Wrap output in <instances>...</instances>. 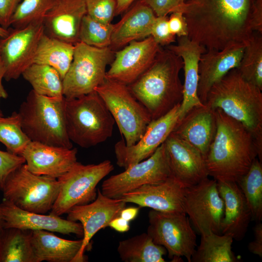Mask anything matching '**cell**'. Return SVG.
<instances>
[{
    "instance_id": "obj_1",
    "label": "cell",
    "mask_w": 262,
    "mask_h": 262,
    "mask_svg": "<svg viewBox=\"0 0 262 262\" xmlns=\"http://www.w3.org/2000/svg\"><path fill=\"white\" fill-rule=\"evenodd\" d=\"M255 0H188L183 13L188 37L206 50L246 45L253 34Z\"/></svg>"
},
{
    "instance_id": "obj_2",
    "label": "cell",
    "mask_w": 262,
    "mask_h": 262,
    "mask_svg": "<svg viewBox=\"0 0 262 262\" xmlns=\"http://www.w3.org/2000/svg\"><path fill=\"white\" fill-rule=\"evenodd\" d=\"M216 131L205 157L208 176L216 181L238 182L254 160L262 162V150L241 123L215 109Z\"/></svg>"
},
{
    "instance_id": "obj_3",
    "label": "cell",
    "mask_w": 262,
    "mask_h": 262,
    "mask_svg": "<svg viewBox=\"0 0 262 262\" xmlns=\"http://www.w3.org/2000/svg\"><path fill=\"white\" fill-rule=\"evenodd\" d=\"M183 67L180 56L162 48L150 66L127 85L147 110L152 120L165 115L181 103L183 86L180 72Z\"/></svg>"
},
{
    "instance_id": "obj_4",
    "label": "cell",
    "mask_w": 262,
    "mask_h": 262,
    "mask_svg": "<svg viewBox=\"0 0 262 262\" xmlns=\"http://www.w3.org/2000/svg\"><path fill=\"white\" fill-rule=\"evenodd\" d=\"M242 77L237 68L230 70L209 90L205 104L219 109L243 124L262 150V92Z\"/></svg>"
},
{
    "instance_id": "obj_5",
    "label": "cell",
    "mask_w": 262,
    "mask_h": 262,
    "mask_svg": "<svg viewBox=\"0 0 262 262\" xmlns=\"http://www.w3.org/2000/svg\"><path fill=\"white\" fill-rule=\"evenodd\" d=\"M65 98L40 95L33 90L20 105L19 112L23 131L32 141L71 148L67 134Z\"/></svg>"
},
{
    "instance_id": "obj_6",
    "label": "cell",
    "mask_w": 262,
    "mask_h": 262,
    "mask_svg": "<svg viewBox=\"0 0 262 262\" xmlns=\"http://www.w3.org/2000/svg\"><path fill=\"white\" fill-rule=\"evenodd\" d=\"M65 112L68 138L80 147H92L112 136L115 120L96 91L65 98Z\"/></svg>"
},
{
    "instance_id": "obj_7",
    "label": "cell",
    "mask_w": 262,
    "mask_h": 262,
    "mask_svg": "<svg viewBox=\"0 0 262 262\" xmlns=\"http://www.w3.org/2000/svg\"><path fill=\"white\" fill-rule=\"evenodd\" d=\"M60 188L57 179L33 174L25 163L8 175L0 189L3 199L17 208L45 214L51 210Z\"/></svg>"
},
{
    "instance_id": "obj_8",
    "label": "cell",
    "mask_w": 262,
    "mask_h": 262,
    "mask_svg": "<svg viewBox=\"0 0 262 262\" xmlns=\"http://www.w3.org/2000/svg\"><path fill=\"white\" fill-rule=\"evenodd\" d=\"M113 116L127 146L134 145L142 136L151 118L128 86L105 78L95 90Z\"/></svg>"
},
{
    "instance_id": "obj_9",
    "label": "cell",
    "mask_w": 262,
    "mask_h": 262,
    "mask_svg": "<svg viewBox=\"0 0 262 262\" xmlns=\"http://www.w3.org/2000/svg\"><path fill=\"white\" fill-rule=\"evenodd\" d=\"M115 52L109 47L77 43L72 62L63 80L64 98H74L95 91L105 80L106 67L114 60Z\"/></svg>"
},
{
    "instance_id": "obj_10",
    "label": "cell",
    "mask_w": 262,
    "mask_h": 262,
    "mask_svg": "<svg viewBox=\"0 0 262 262\" xmlns=\"http://www.w3.org/2000/svg\"><path fill=\"white\" fill-rule=\"evenodd\" d=\"M109 160L98 164L84 165L77 162L65 174L57 179L60 188L51 213L60 216L73 207L94 201L98 184L114 169Z\"/></svg>"
},
{
    "instance_id": "obj_11",
    "label": "cell",
    "mask_w": 262,
    "mask_h": 262,
    "mask_svg": "<svg viewBox=\"0 0 262 262\" xmlns=\"http://www.w3.org/2000/svg\"><path fill=\"white\" fill-rule=\"evenodd\" d=\"M148 217L147 233L154 243L164 246L174 262L184 257L191 262L197 246L196 235L186 213L151 209Z\"/></svg>"
},
{
    "instance_id": "obj_12",
    "label": "cell",
    "mask_w": 262,
    "mask_h": 262,
    "mask_svg": "<svg viewBox=\"0 0 262 262\" xmlns=\"http://www.w3.org/2000/svg\"><path fill=\"white\" fill-rule=\"evenodd\" d=\"M183 204L185 213L200 235L210 232L221 234L224 204L216 180L208 177L185 188Z\"/></svg>"
},
{
    "instance_id": "obj_13",
    "label": "cell",
    "mask_w": 262,
    "mask_h": 262,
    "mask_svg": "<svg viewBox=\"0 0 262 262\" xmlns=\"http://www.w3.org/2000/svg\"><path fill=\"white\" fill-rule=\"evenodd\" d=\"M172 175L164 143L149 158L112 175L101 185V193L113 198L146 184H159Z\"/></svg>"
},
{
    "instance_id": "obj_14",
    "label": "cell",
    "mask_w": 262,
    "mask_h": 262,
    "mask_svg": "<svg viewBox=\"0 0 262 262\" xmlns=\"http://www.w3.org/2000/svg\"><path fill=\"white\" fill-rule=\"evenodd\" d=\"M8 34L0 36V57L6 81L16 80L33 63L38 44L44 33L43 21L21 28L9 27Z\"/></svg>"
},
{
    "instance_id": "obj_15",
    "label": "cell",
    "mask_w": 262,
    "mask_h": 262,
    "mask_svg": "<svg viewBox=\"0 0 262 262\" xmlns=\"http://www.w3.org/2000/svg\"><path fill=\"white\" fill-rule=\"evenodd\" d=\"M180 104L165 115L151 120L141 138L134 145L128 147L124 140L118 141L114 147L117 165L126 169L151 156L177 124Z\"/></svg>"
},
{
    "instance_id": "obj_16",
    "label": "cell",
    "mask_w": 262,
    "mask_h": 262,
    "mask_svg": "<svg viewBox=\"0 0 262 262\" xmlns=\"http://www.w3.org/2000/svg\"><path fill=\"white\" fill-rule=\"evenodd\" d=\"M126 203L120 198H113L104 195L98 189L94 201L75 206L67 212L66 219L79 221L83 230L82 246L73 262H85L84 252L91 239L98 231L108 227L113 219L120 216Z\"/></svg>"
},
{
    "instance_id": "obj_17",
    "label": "cell",
    "mask_w": 262,
    "mask_h": 262,
    "mask_svg": "<svg viewBox=\"0 0 262 262\" xmlns=\"http://www.w3.org/2000/svg\"><path fill=\"white\" fill-rule=\"evenodd\" d=\"M162 47L151 36L133 41L115 52L106 78L128 85L152 64Z\"/></svg>"
},
{
    "instance_id": "obj_18",
    "label": "cell",
    "mask_w": 262,
    "mask_h": 262,
    "mask_svg": "<svg viewBox=\"0 0 262 262\" xmlns=\"http://www.w3.org/2000/svg\"><path fill=\"white\" fill-rule=\"evenodd\" d=\"M164 144L172 175L184 187L209 177L205 158L194 146L171 133Z\"/></svg>"
},
{
    "instance_id": "obj_19",
    "label": "cell",
    "mask_w": 262,
    "mask_h": 262,
    "mask_svg": "<svg viewBox=\"0 0 262 262\" xmlns=\"http://www.w3.org/2000/svg\"><path fill=\"white\" fill-rule=\"evenodd\" d=\"M184 186L171 176L159 184H146L125 193L119 198L126 203H133L165 213H184Z\"/></svg>"
},
{
    "instance_id": "obj_20",
    "label": "cell",
    "mask_w": 262,
    "mask_h": 262,
    "mask_svg": "<svg viewBox=\"0 0 262 262\" xmlns=\"http://www.w3.org/2000/svg\"><path fill=\"white\" fill-rule=\"evenodd\" d=\"M77 149L68 148L31 141L20 156L28 169L38 175L58 179L77 162Z\"/></svg>"
},
{
    "instance_id": "obj_21",
    "label": "cell",
    "mask_w": 262,
    "mask_h": 262,
    "mask_svg": "<svg viewBox=\"0 0 262 262\" xmlns=\"http://www.w3.org/2000/svg\"><path fill=\"white\" fill-rule=\"evenodd\" d=\"M87 14L85 0H54L43 20L44 33L75 45L83 17Z\"/></svg>"
},
{
    "instance_id": "obj_22",
    "label": "cell",
    "mask_w": 262,
    "mask_h": 262,
    "mask_svg": "<svg viewBox=\"0 0 262 262\" xmlns=\"http://www.w3.org/2000/svg\"><path fill=\"white\" fill-rule=\"evenodd\" d=\"M4 229L16 228L26 230H44L63 234H74L83 237L80 223L64 219L54 214L49 215L22 210L3 199L0 203Z\"/></svg>"
},
{
    "instance_id": "obj_23",
    "label": "cell",
    "mask_w": 262,
    "mask_h": 262,
    "mask_svg": "<svg viewBox=\"0 0 262 262\" xmlns=\"http://www.w3.org/2000/svg\"><path fill=\"white\" fill-rule=\"evenodd\" d=\"M245 46L235 44L220 50H207L201 54L198 63L197 95L203 104L212 86L230 70L238 68Z\"/></svg>"
},
{
    "instance_id": "obj_24",
    "label": "cell",
    "mask_w": 262,
    "mask_h": 262,
    "mask_svg": "<svg viewBox=\"0 0 262 262\" xmlns=\"http://www.w3.org/2000/svg\"><path fill=\"white\" fill-rule=\"evenodd\" d=\"M216 128L215 110L204 104L189 111L179 120L171 133L194 146L205 158Z\"/></svg>"
},
{
    "instance_id": "obj_25",
    "label": "cell",
    "mask_w": 262,
    "mask_h": 262,
    "mask_svg": "<svg viewBox=\"0 0 262 262\" xmlns=\"http://www.w3.org/2000/svg\"><path fill=\"white\" fill-rule=\"evenodd\" d=\"M166 48L180 56L183 61L184 82L179 120L193 107L204 105L197 95L198 63L201 54L207 50L188 36L177 37V43Z\"/></svg>"
},
{
    "instance_id": "obj_26",
    "label": "cell",
    "mask_w": 262,
    "mask_h": 262,
    "mask_svg": "<svg viewBox=\"0 0 262 262\" xmlns=\"http://www.w3.org/2000/svg\"><path fill=\"white\" fill-rule=\"evenodd\" d=\"M217 186L224 204L221 234L240 241L245 237L252 220L246 199L237 182L217 181Z\"/></svg>"
},
{
    "instance_id": "obj_27",
    "label": "cell",
    "mask_w": 262,
    "mask_h": 262,
    "mask_svg": "<svg viewBox=\"0 0 262 262\" xmlns=\"http://www.w3.org/2000/svg\"><path fill=\"white\" fill-rule=\"evenodd\" d=\"M156 17L149 7L137 0L125 12L121 19L114 24L109 48L115 51L132 41L150 36Z\"/></svg>"
},
{
    "instance_id": "obj_28",
    "label": "cell",
    "mask_w": 262,
    "mask_h": 262,
    "mask_svg": "<svg viewBox=\"0 0 262 262\" xmlns=\"http://www.w3.org/2000/svg\"><path fill=\"white\" fill-rule=\"evenodd\" d=\"M35 262H73L82 245V239L69 240L44 230H31Z\"/></svg>"
},
{
    "instance_id": "obj_29",
    "label": "cell",
    "mask_w": 262,
    "mask_h": 262,
    "mask_svg": "<svg viewBox=\"0 0 262 262\" xmlns=\"http://www.w3.org/2000/svg\"><path fill=\"white\" fill-rule=\"evenodd\" d=\"M75 45L45 33L40 39L33 58V63L49 66L64 79L73 59Z\"/></svg>"
},
{
    "instance_id": "obj_30",
    "label": "cell",
    "mask_w": 262,
    "mask_h": 262,
    "mask_svg": "<svg viewBox=\"0 0 262 262\" xmlns=\"http://www.w3.org/2000/svg\"><path fill=\"white\" fill-rule=\"evenodd\" d=\"M117 252L121 260L125 262H164L165 248L154 243L146 233H142L120 241Z\"/></svg>"
},
{
    "instance_id": "obj_31",
    "label": "cell",
    "mask_w": 262,
    "mask_h": 262,
    "mask_svg": "<svg viewBox=\"0 0 262 262\" xmlns=\"http://www.w3.org/2000/svg\"><path fill=\"white\" fill-rule=\"evenodd\" d=\"M0 262H35L30 230L4 229L0 236Z\"/></svg>"
},
{
    "instance_id": "obj_32",
    "label": "cell",
    "mask_w": 262,
    "mask_h": 262,
    "mask_svg": "<svg viewBox=\"0 0 262 262\" xmlns=\"http://www.w3.org/2000/svg\"><path fill=\"white\" fill-rule=\"evenodd\" d=\"M233 241L232 237L228 235L213 232L202 235L191 262H237L231 249Z\"/></svg>"
},
{
    "instance_id": "obj_33",
    "label": "cell",
    "mask_w": 262,
    "mask_h": 262,
    "mask_svg": "<svg viewBox=\"0 0 262 262\" xmlns=\"http://www.w3.org/2000/svg\"><path fill=\"white\" fill-rule=\"evenodd\" d=\"M39 95L61 98L63 96V79L53 67L46 65L33 63L21 75Z\"/></svg>"
},
{
    "instance_id": "obj_34",
    "label": "cell",
    "mask_w": 262,
    "mask_h": 262,
    "mask_svg": "<svg viewBox=\"0 0 262 262\" xmlns=\"http://www.w3.org/2000/svg\"><path fill=\"white\" fill-rule=\"evenodd\" d=\"M262 162L256 158L237 184L246 199L251 219L262 221Z\"/></svg>"
},
{
    "instance_id": "obj_35",
    "label": "cell",
    "mask_w": 262,
    "mask_h": 262,
    "mask_svg": "<svg viewBox=\"0 0 262 262\" xmlns=\"http://www.w3.org/2000/svg\"><path fill=\"white\" fill-rule=\"evenodd\" d=\"M237 69L243 78L262 90V33H253Z\"/></svg>"
},
{
    "instance_id": "obj_36",
    "label": "cell",
    "mask_w": 262,
    "mask_h": 262,
    "mask_svg": "<svg viewBox=\"0 0 262 262\" xmlns=\"http://www.w3.org/2000/svg\"><path fill=\"white\" fill-rule=\"evenodd\" d=\"M31 141L22 130L18 113L14 112L6 117L0 115V142L7 151L20 155Z\"/></svg>"
},
{
    "instance_id": "obj_37",
    "label": "cell",
    "mask_w": 262,
    "mask_h": 262,
    "mask_svg": "<svg viewBox=\"0 0 262 262\" xmlns=\"http://www.w3.org/2000/svg\"><path fill=\"white\" fill-rule=\"evenodd\" d=\"M113 28V24L100 22L86 14L81 24L79 42L98 48L109 47Z\"/></svg>"
},
{
    "instance_id": "obj_38",
    "label": "cell",
    "mask_w": 262,
    "mask_h": 262,
    "mask_svg": "<svg viewBox=\"0 0 262 262\" xmlns=\"http://www.w3.org/2000/svg\"><path fill=\"white\" fill-rule=\"evenodd\" d=\"M54 0H21L10 20V26L14 28L25 27L29 24L43 21Z\"/></svg>"
},
{
    "instance_id": "obj_39",
    "label": "cell",
    "mask_w": 262,
    "mask_h": 262,
    "mask_svg": "<svg viewBox=\"0 0 262 262\" xmlns=\"http://www.w3.org/2000/svg\"><path fill=\"white\" fill-rule=\"evenodd\" d=\"M87 14L95 20L105 24L112 23L115 16V0H85Z\"/></svg>"
},
{
    "instance_id": "obj_40",
    "label": "cell",
    "mask_w": 262,
    "mask_h": 262,
    "mask_svg": "<svg viewBox=\"0 0 262 262\" xmlns=\"http://www.w3.org/2000/svg\"><path fill=\"white\" fill-rule=\"evenodd\" d=\"M149 7L156 16H167L169 14L181 12L183 14L185 0H139Z\"/></svg>"
},
{
    "instance_id": "obj_41",
    "label": "cell",
    "mask_w": 262,
    "mask_h": 262,
    "mask_svg": "<svg viewBox=\"0 0 262 262\" xmlns=\"http://www.w3.org/2000/svg\"><path fill=\"white\" fill-rule=\"evenodd\" d=\"M168 16H156L150 35L160 46H167L176 42V36L172 33L168 24Z\"/></svg>"
},
{
    "instance_id": "obj_42",
    "label": "cell",
    "mask_w": 262,
    "mask_h": 262,
    "mask_svg": "<svg viewBox=\"0 0 262 262\" xmlns=\"http://www.w3.org/2000/svg\"><path fill=\"white\" fill-rule=\"evenodd\" d=\"M25 163L22 156L0 150V188L8 175Z\"/></svg>"
},
{
    "instance_id": "obj_43",
    "label": "cell",
    "mask_w": 262,
    "mask_h": 262,
    "mask_svg": "<svg viewBox=\"0 0 262 262\" xmlns=\"http://www.w3.org/2000/svg\"><path fill=\"white\" fill-rule=\"evenodd\" d=\"M168 24L170 32L176 36H188L187 24L182 13L171 14L168 17Z\"/></svg>"
},
{
    "instance_id": "obj_44",
    "label": "cell",
    "mask_w": 262,
    "mask_h": 262,
    "mask_svg": "<svg viewBox=\"0 0 262 262\" xmlns=\"http://www.w3.org/2000/svg\"><path fill=\"white\" fill-rule=\"evenodd\" d=\"M21 0H0V26L5 29L10 27V20Z\"/></svg>"
},
{
    "instance_id": "obj_45",
    "label": "cell",
    "mask_w": 262,
    "mask_h": 262,
    "mask_svg": "<svg viewBox=\"0 0 262 262\" xmlns=\"http://www.w3.org/2000/svg\"><path fill=\"white\" fill-rule=\"evenodd\" d=\"M254 229V239L248 245V249L253 254L262 257V224L256 222Z\"/></svg>"
},
{
    "instance_id": "obj_46",
    "label": "cell",
    "mask_w": 262,
    "mask_h": 262,
    "mask_svg": "<svg viewBox=\"0 0 262 262\" xmlns=\"http://www.w3.org/2000/svg\"><path fill=\"white\" fill-rule=\"evenodd\" d=\"M254 32L262 33V0H255L252 15Z\"/></svg>"
},
{
    "instance_id": "obj_47",
    "label": "cell",
    "mask_w": 262,
    "mask_h": 262,
    "mask_svg": "<svg viewBox=\"0 0 262 262\" xmlns=\"http://www.w3.org/2000/svg\"><path fill=\"white\" fill-rule=\"evenodd\" d=\"M108 226L121 233L127 232L130 229L129 222L120 216L113 219L109 223Z\"/></svg>"
},
{
    "instance_id": "obj_48",
    "label": "cell",
    "mask_w": 262,
    "mask_h": 262,
    "mask_svg": "<svg viewBox=\"0 0 262 262\" xmlns=\"http://www.w3.org/2000/svg\"><path fill=\"white\" fill-rule=\"evenodd\" d=\"M140 208L136 207L124 208L121 212L120 217L130 222L134 220L139 213Z\"/></svg>"
},
{
    "instance_id": "obj_49",
    "label": "cell",
    "mask_w": 262,
    "mask_h": 262,
    "mask_svg": "<svg viewBox=\"0 0 262 262\" xmlns=\"http://www.w3.org/2000/svg\"><path fill=\"white\" fill-rule=\"evenodd\" d=\"M135 0H115L116 3L115 16L125 13L134 2Z\"/></svg>"
},
{
    "instance_id": "obj_50",
    "label": "cell",
    "mask_w": 262,
    "mask_h": 262,
    "mask_svg": "<svg viewBox=\"0 0 262 262\" xmlns=\"http://www.w3.org/2000/svg\"><path fill=\"white\" fill-rule=\"evenodd\" d=\"M4 67L0 57V102L1 99L8 97V93L2 85V80L4 75Z\"/></svg>"
},
{
    "instance_id": "obj_51",
    "label": "cell",
    "mask_w": 262,
    "mask_h": 262,
    "mask_svg": "<svg viewBox=\"0 0 262 262\" xmlns=\"http://www.w3.org/2000/svg\"><path fill=\"white\" fill-rule=\"evenodd\" d=\"M4 221L3 219V213L0 203V236L1 235L4 229Z\"/></svg>"
},
{
    "instance_id": "obj_52",
    "label": "cell",
    "mask_w": 262,
    "mask_h": 262,
    "mask_svg": "<svg viewBox=\"0 0 262 262\" xmlns=\"http://www.w3.org/2000/svg\"><path fill=\"white\" fill-rule=\"evenodd\" d=\"M8 30L5 29L2 27L0 26V36L4 37L7 35L8 34Z\"/></svg>"
},
{
    "instance_id": "obj_53",
    "label": "cell",
    "mask_w": 262,
    "mask_h": 262,
    "mask_svg": "<svg viewBox=\"0 0 262 262\" xmlns=\"http://www.w3.org/2000/svg\"><path fill=\"white\" fill-rule=\"evenodd\" d=\"M0 115H3L2 111L0 110Z\"/></svg>"
},
{
    "instance_id": "obj_54",
    "label": "cell",
    "mask_w": 262,
    "mask_h": 262,
    "mask_svg": "<svg viewBox=\"0 0 262 262\" xmlns=\"http://www.w3.org/2000/svg\"><path fill=\"white\" fill-rule=\"evenodd\" d=\"M187 0H185V1H187Z\"/></svg>"
}]
</instances>
